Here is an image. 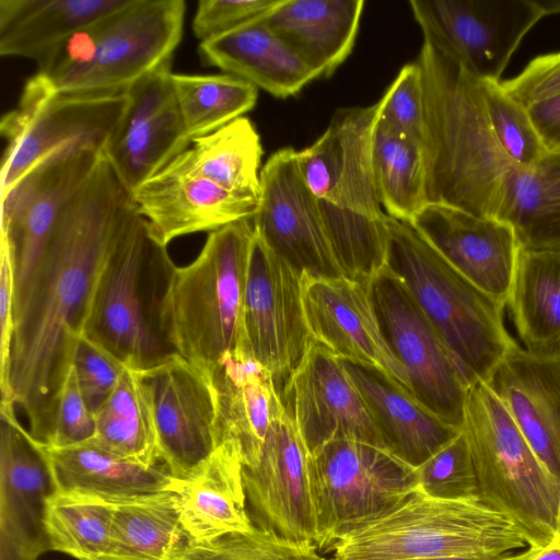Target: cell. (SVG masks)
Wrapping results in <instances>:
<instances>
[{
    "instance_id": "obj_1",
    "label": "cell",
    "mask_w": 560,
    "mask_h": 560,
    "mask_svg": "<svg viewBox=\"0 0 560 560\" xmlns=\"http://www.w3.org/2000/svg\"><path fill=\"white\" fill-rule=\"evenodd\" d=\"M137 211L103 155L61 213L14 303V334L1 400L18 405L32 436L47 444L94 290L115 241Z\"/></svg>"
},
{
    "instance_id": "obj_2",
    "label": "cell",
    "mask_w": 560,
    "mask_h": 560,
    "mask_svg": "<svg viewBox=\"0 0 560 560\" xmlns=\"http://www.w3.org/2000/svg\"><path fill=\"white\" fill-rule=\"evenodd\" d=\"M416 61L424 89L428 203L495 218L505 182L518 166L493 135L481 81L425 40Z\"/></svg>"
},
{
    "instance_id": "obj_3",
    "label": "cell",
    "mask_w": 560,
    "mask_h": 560,
    "mask_svg": "<svg viewBox=\"0 0 560 560\" xmlns=\"http://www.w3.org/2000/svg\"><path fill=\"white\" fill-rule=\"evenodd\" d=\"M378 109V102L338 109L323 135L298 152L347 277L365 283L389 266L387 214L372 168Z\"/></svg>"
},
{
    "instance_id": "obj_4",
    "label": "cell",
    "mask_w": 560,
    "mask_h": 560,
    "mask_svg": "<svg viewBox=\"0 0 560 560\" xmlns=\"http://www.w3.org/2000/svg\"><path fill=\"white\" fill-rule=\"evenodd\" d=\"M253 219L208 234L194 261L174 266L162 298L161 329L172 349L208 374L244 346L243 314Z\"/></svg>"
},
{
    "instance_id": "obj_5",
    "label": "cell",
    "mask_w": 560,
    "mask_h": 560,
    "mask_svg": "<svg viewBox=\"0 0 560 560\" xmlns=\"http://www.w3.org/2000/svg\"><path fill=\"white\" fill-rule=\"evenodd\" d=\"M527 547L520 528L479 497L448 500L416 490L329 552L334 560H417L494 557Z\"/></svg>"
},
{
    "instance_id": "obj_6",
    "label": "cell",
    "mask_w": 560,
    "mask_h": 560,
    "mask_svg": "<svg viewBox=\"0 0 560 560\" xmlns=\"http://www.w3.org/2000/svg\"><path fill=\"white\" fill-rule=\"evenodd\" d=\"M174 266L137 210L104 262L83 335L137 372L176 353L161 329L162 298Z\"/></svg>"
},
{
    "instance_id": "obj_7",
    "label": "cell",
    "mask_w": 560,
    "mask_h": 560,
    "mask_svg": "<svg viewBox=\"0 0 560 560\" xmlns=\"http://www.w3.org/2000/svg\"><path fill=\"white\" fill-rule=\"evenodd\" d=\"M388 262L442 336L467 384L487 382L515 342L501 304L458 272L410 223L387 215Z\"/></svg>"
},
{
    "instance_id": "obj_8",
    "label": "cell",
    "mask_w": 560,
    "mask_h": 560,
    "mask_svg": "<svg viewBox=\"0 0 560 560\" xmlns=\"http://www.w3.org/2000/svg\"><path fill=\"white\" fill-rule=\"evenodd\" d=\"M185 14L183 0H130L72 36L37 72L65 93H126L172 60L183 37Z\"/></svg>"
},
{
    "instance_id": "obj_9",
    "label": "cell",
    "mask_w": 560,
    "mask_h": 560,
    "mask_svg": "<svg viewBox=\"0 0 560 560\" xmlns=\"http://www.w3.org/2000/svg\"><path fill=\"white\" fill-rule=\"evenodd\" d=\"M460 430L470 448L479 498L508 516L528 547L551 542L560 481L541 464L485 382L467 388Z\"/></svg>"
},
{
    "instance_id": "obj_10",
    "label": "cell",
    "mask_w": 560,
    "mask_h": 560,
    "mask_svg": "<svg viewBox=\"0 0 560 560\" xmlns=\"http://www.w3.org/2000/svg\"><path fill=\"white\" fill-rule=\"evenodd\" d=\"M128 104L127 92L65 93L36 72L26 81L16 107L0 121L5 141L0 195L35 165L58 152L80 150L105 155Z\"/></svg>"
},
{
    "instance_id": "obj_11",
    "label": "cell",
    "mask_w": 560,
    "mask_h": 560,
    "mask_svg": "<svg viewBox=\"0 0 560 560\" xmlns=\"http://www.w3.org/2000/svg\"><path fill=\"white\" fill-rule=\"evenodd\" d=\"M312 459L320 551L417 489L416 467L384 446L337 440L312 453Z\"/></svg>"
},
{
    "instance_id": "obj_12",
    "label": "cell",
    "mask_w": 560,
    "mask_h": 560,
    "mask_svg": "<svg viewBox=\"0 0 560 560\" xmlns=\"http://www.w3.org/2000/svg\"><path fill=\"white\" fill-rule=\"evenodd\" d=\"M423 40L481 81L499 82L526 34L548 15L533 0H411Z\"/></svg>"
},
{
    "instance_id": "obj_13",
    "label": "cell",
    "mask_w": 560,
    "mask_h": 560,
    "mask_svg": "<svg viewBox=\"0 0 560 560\" xmlns=\"http://www.w3.org/2000/svg\"><path fill=\"white\" fill-rule=\"evenodd\" d=\"M370 290L383 331L408 373L413 396L460 430L469 385L442 336L390 266L370 282Z\"/></svg>"
},
{
    "instance_id": "obj_14",
    "label": "cell",
    "mask_w": 560,
    "mask_h": 560,
    "mask_svg": "<svg viewBox=\"0 0 560 560\" xmlns=\"http://www.w3.org/2000/svg\"><path fill=\"white\" fill-rule=\"evenodd\" d=\"M245 349L284 381L302 361L312 338L303 311L302 272L254 230L244 300Z\"/></svg>"
},
{
    "instance_id": "obj_15",
    "label": "cell",
    "mask_w": 560,
    "mask_h": 560,
    "mask_svg": "<svg viewBox=\"0 0 560 560\" xmlns=\"http://www.w3.org/2000/svg\"><path fill=\"white\" fill-rule=\"evenodd\" d=\"M104 154L69 150L52 154L1 194V245L14 267V303L23 294L66 207Z\"/></svg>"
},
{
    "instance_id": "obj_16",
    "label": "cell",
    "mask_w": 560,
    "mask_h": 560,
    "mask_svg": "<svg viewBox=\"0 0 560 560\" xmlns=\"http://www.w3.org/2000/svg\"><path fill=\"white\" fill-rule=\"evenodd\" d=\"M302 300L313 341L413 395L408 373L383 331L370 283L302 272Z\"/></svg>"
},
{
    "instance_id": "obj_17",
    "label": "cell",
    "mask_w": 560,
    "mask_h": 560,
    "mask_svg": "<svg viewBox=\"0 0 560 560\" xmlns=\"http://www.w3.org/2000/svg\"><path fill=\"white\" fill-rule=\"evenodd\" d=\"M243 480L254 526L316 546L312 453L287 408L273 419L257 465L243 468Z\"/></svg>"
},
{
    "instance_id": "obj_18",
    "label": "cell",
    "mask_w": 560,
    "mask_h": 560,
    "mask_svg": "<svg viewBox=\"0 0 560 560\" xmlns=\"http://www.w3.org/2000/svg\"><path fill=\"white\" fill-rule=\"evenodd\" d=\"M253 224L255 232L301 272L347 277L294 149L278 150L262 166Z\"/></svg>"
},
{
    "instance_id": "obj_19",
    "label": "cell",
    "mask_w": 560,
    "mask_h": 560,
    "mask_svg": "<svg viewBox=\"0 0 560 560\" xmlns=\"http://www.w3.org/2000/svg\"><path fill=\"white\" fill-rule=\"evenodd\" d=\"M281 398L311 453L337 440L387 447L346 363L313 340L285 380Z\"/></svg>"
},
{
    "instance_id": "obj_20",
    "label": "cell",
    "mask_w": 560,
    "mask_h": 560,
    "mask_svg": "<svg viewBox=\"0 0 560 560\" xmlns=\"http://www.w3.org/2000/svg\"><path fill=\"white\" fill-rule=\"evenodd\" d=\"M138 373L150 401L161 464L182 479L217 447L210 374L177 353Z\"/></svg>"
},
{
    "instance_id": "obj_21",
    "label": "cell",
    "mask_w": 560,
    "mask_h": 560,
    "mask_svg": "<svg viewBox=\"0 0 560 560\" xmlns=\"http://www.w3.org/2000/svg\"><path fill=\"white\" fill-rule=\"evenodd\" d=\"M172 60L136 82L129 104L105 156L132 192L192 143L172 82Z\"/></svg>"
},
{
    "instance_id": "obj_22",
    "label": "cell",
    "mask_w": 560,
    "mask_h": 560,
    "mask_svg": "<svg viewBox=\"0 0 560 560\" xmlns=\"http://www.w3.org/2000/svg\"><path fill=\"white\" fill-rule=\"evenodd\" d=\"M131 196L151 236L164 247L179 236L253 219L259 200L189 172L178 158Z\"/></svg>"
},
{
    "instance_id": "obj_23",
    "label": "cell",
    "mask_w": 560,
    "mask_h": 560,
    "mask_svg": "<svg viewBox=\"0 0 560 560\" xmlns=\"http://www.w3.org/2000/svg\"><path fill=\"white\" fill-rule=\"evenodd\" d=\"M411 224L466 279L506 305L520 250L510 225L441 203H428Z\"/></svg>"
},
{
    "instance_id": "obj_24",
    "label": "cell",
    "mask_w": 560,
    "mask_h": 560,
    "mask_svg": "<svg viewBox=\"0 0 560 560\" xmlns=\"http://www.w3.org/2000/svg\"><path fill=\"white\" fill-rule=\"evenodd\" d=\"M217 446L230 444L244 468L257 465L273 419L285 408L272 373L245 349L226 351L210 372Z\"/></svg>"
},
{
    "instance_id": "obj_25",
    "label": "cell",
    "mask_w": 560,
    "mask_h": 560,
    "mask_svg": "<svg viewBox=\"0 0 560 560\" xmlns=\"http://www.w3.org/2000/svg\"><path fill=\"white\" fill-rule=\"evenodd\" d=\"M486 384L560 481V357H538L514 342Z\"/></svg>"
},
{
    "instance_id": "obj_26",
    "label": "cell",
    "mask_w": 560,
    "mask_h": 560,
    "mask_svg": "<svg viewBox=\"0 0 560 560\" xmlns=\"http://www.w3.org/2000/svg\"><path fill=\"white\" fill-rule=\"evenodd\" d=\"M15 404L0 408V528L45 546L44 515L58 483L47 446L16 417Z\"/></svg>"
},
{
    "instance_id": "obj_27",
    "label": "cell",
    "mask_w": 560,
    "mask_h": 560,
    "mask_svg": "<svg viewBox=\"0 0 560 560\" xmlns=\"http://www.w3.org/2000/svg\"><path fill=\"white\" fill-rule=\"evenodd\" d=\"M243 468L235 448L220 444L206 460L177 479L173 491L186 541H211L254 527Z\"/></svg>"
},
{
    "instance_id": "obj_28",
    "label": "cell",
    "mask_w": 560,
    "mask_h": 560,
    "mask_svg": "<svg viewBox=\"0 0 560 560\" xmlns=\"http://www.w3.org/2000/svg\"><path fill=\"white\" fill-rule=\"evenodd\" d=\"M130 0H0V55L46 68L75 34Z\"/></svg>"
},
{
    "instance_id": "obj_29",
    "label": "cell",
    "mask_w": 560,
    "mask_h": 560,
    "mask_svg": "<svg viewBox=\"0 0 560 560\" xmlns=\"http://www.w3.org/2000/svg\"><path fill=\"white\" fill-rule=\"evenodd\" d=\"M198 52L205 65L217 67L279 98L293 96L318 79L264 18L201 42Z\"/></svg>"
},
{
    "instance_id": "obj_30",
    "label": "cell",
    "mask_w": 560,
    "mask_h": 560,
    "mask_svg": "<svg viewBox=\"0 0 560 560\" xmlns=\"http://www.w3.org/2000/svg\"><path fill=\"white\" fill-rule=\"evenodd\" d=\"M363 0H281L265 23L312 68L330 77L351 54Z\"/></svg>"
},
{
    "instance_id": "obj_31",
    "label": "cell",
    "mask_w": 560,
    "mask_h": 560,
    "mask_svg": "<svg viewBox=\"0 0 560 560\" xmlns=\"http://www.w3.org/2000/svg\"><path fill=\"white\" fill-rule=\"evenodd\" d=\"M345 363L387 447L411 466H420L460 432L412 394L395 387L378 373Z\"/></svg>"
},
{
    "instance_id": "obj_32",
    "label": "cell",
    "mask_w": 560,
    "mask_h": 560,
    "mask_svg": "<svg viewBox=\"0 0 560 560\" xmlns=\"http://www.w3.org/2000/svg\"><path fill=\"white\" fill-rule=\"evenodd\" d=\"M495 219L512 228L521 249L560 253V154L515 167Z\"/></svg>"
},
{
    "instance_id": "obj_33",
    "label": "cell",
    "mask_w": 560,
    "mask_h": 560,
    "mask_svg": "<svg viewBox=\"0 0 560 560\" xmlns=\"http://www.w3.org/2000/svg\"><path fill=\"white\" fill-rule=\"evenodd\" d=\"M47 450L58 490L120 499L173 491L177 482L164 465L144 466L91 442Z\"/></svg>"
},
{
    "instance_id": "obj_34",
    "label": "cell",
    "mask_w": 560,
    "mask_h": 560,
    "mask_svg": "<svg viewBox=\"0 0 560 560\" xmlns=\"http://www.w3.org/2000/svg\"><path fill=\"white\" fill-rule=\"evenodd\" d=\"M506 305L526 351L560 357V253L520 248Z\"/></svg>"
},
{
    "instance_id": "obj_35",
    "label": "cell",
    "mask_w": 560,
    "mask_h": 560,
    "mask_svg": "<svg viewBox=\"0 0 560 560\" xmlns=\"http://www.w3.org/2000/svg\"><path fill=\"white\" fill-rule=\"evenodd\" d=\"M110 500L113 534L105 560H174L186 540L174 491Z\"/></svg>"
},
{
    "instance_id": "obj_36",
    "label": "cell",
    "mask_w": 560,
    "mask_h": 560,
    "mask_svg": "<svg viewBox=\"0 0 560 560\" xmlns=\"http://www.w3.org/2000/svg\"><path fill=\"white\" fill-rule=\"evenodd\" d=\"M192 143L177 156L189 172L233 192L259 198L262 147L247 117L194 139Z\"/></svg>"
},
{
    "instance_id": "obj_37",
    "label": "cell",
    "mask_w": 560,
    "mask_h": 560,
    "mask_svg": "<svg viewBox=\"0 0 560 560\" xmlns=\"http://www.w3.org/2000/svg\"><path fill=\"white\" fill-rule=\"evenodd\" d=\"M94 418L95 434L89 442L144 466L162 465L150 401L137 371L124 370Z\"/></svg>"
},
{
    "instance_id": "obj_38",
    "label": "cell",
    "mask_w": 560,
    "mask_h": 560,
    "mask_svg": "<svg viewBox=\"0 0 560 560\" xmlns=\"http://www.w3.org/2000/svg\"><path fill=\"white\" fill-rule=\"evenodd\" d=\"M113 517L110 499L58 490L47 501L44 515L49 551L77 560H105L112 545Z\"/></svg>"
},
{
    "instance_id": "obj_39",
    "label": "cell",
    "mask_w": 560,
    "mask_h": 560,
    "mask_svg": "<svg viewBox=\"0 0 560 560\" xmlns=\"http://www.w3.org/2000/svg\"><path fill=\"white\" fill-rule=\"evenodd\" d=\"M372 168L376 195L385 213L411 223L428 205L421 143L393 133L376 121Z\"/></svg>"
},
{
    "instance_id": "obj_40",
    "label": "cell",
    "mask_w": 560,
    "mask_h": 560,
    "mask_svg": "<svg viewBox=\"0 0 560 560\" xmlns=\"http://www.w3.org/2000/svg\"><path fill=\"white\" fill-rule=\"evenodd\" d=\"M187 135L207 136L243 117L257 102L258 89L232 74H172Z\"/></svg>"
},
{
    "instance_id": "obj_41",
    "label": "cell",
    "mask_w": 560,
    "mask_h": 560,
    "mask_svg": "<svg viewBox=\"0 0 560 560\" xmlns=\"http://www.w3.org/2000/svg\"><path fill=\"white\" fill-rule=\"evenodd\" d=\"M174 560H334L314 545L283 538L254 526L211 541H184Z\"/></svg>"
},
{
    "instance_id": "obj_42",
    "label": "cell",
    "mask_w": 560,
    "mask_h": 560,
    "mask_svg": "<svg viewBox=\"0 0 560 560\" xmlns=\"http://www.w3.org/2000/svg\"><path fill=\"white\" fill-rule=\"evenodd\" d=\"M481 86L493 135L510 161L525 167L540 160L547 151L527 108L513 100L500 81H481Z\"/></svg>"
},
{
    "instance_id": "obj_43",
    "label": "cell",
    "mask_w": 560,
    "mask_h": 560,
    "mask_svg": "<svg viewBox=\"0 0 560 560\" xmlns=\"http://www.w3.org/2000/svg\"><path fill=\"white\" fill-rule=\"evenodd\" d=\"M418 491L439 499L479 497L476 470L465 434L460 432L416 467Z\"/></svg>"
},
{
    "instance_id": "obj_44",
    "label": "cell",
    "mask_w": 560,
    "mask_h": 560,
    "mask_svg": "<svg viewBox=\"0 0 560 560\" xmlns=\"http://www.w3.org/2000/svg\"><path fill=\"white\" fill-rule=\"evenodd\" d=\"M378 104L380 125L400 137L422 142L424 89L417 61L400 69Z\"/></svg>"
},
{
    "instance_id": "obj_45",
    "label": "cell",
    "mask_w": 560,
    "mask_h": 560,
    "mask_svg": "<svg viewBox=\"0 0 560 560\" xmlns=\"http://www.w3.org/2000/svg\"><path fill=\"white\" fill-rule=\"evenodd\" d=\"M72 364L83 399L95 415L115 389L126 368L84 335L77 343Z\"/></svg>"
},
{
    "instance_id": "obj_46",
    "label": "cell",
    "mask_w": 560,
    "mask_h": 560,
    "mask_svg": "<svg viewBox=\"0 0 560 560\" xmlns=\"http://www.w3.org/2000/svg\"><path fill=\"white\" fill-rule=\"evenodd\" d=\"M281 0H200L191 22L196 38L209 40L259 20Z\"/></svg>"
},
{
    "instance_id": "obj_47",
    "label": "cell",
    "mask_w": 560,
    "mask_h": 560,
    "mask_svg": "<svg viewBox=\"0 0 560 560\" xmlns=\"http://www.w3.org/2000/svg\"><path fill=\"white\" fill-rule=\"evenodd\" d=\"M94 434L95 418L83 399L72 364L58 395L52 430L46 446H74L91 441Z\"/></svg>"
},
{
    "instance_id": "obj_48",
    "label": "cell",
    "mask_w": 560,
    "mask_h": 560,
    "mask_svg": "<svg viewBox=\"0 0 560 560\" xmlns=\"http://www.w3.org/2000/svg\"><path fill=\"white\" fill-rule=\"evenodd\" d=\"M501 84L513 100L526 108L560 94V51L535 57L517 75Z\"/></svg>"
},
{
    "instance_id": "obj_49",
    "label": "cell",
    "mask_w": 560,
    "mask_h": 560,
    "mask_svg": "<svg viewBox=\"0 0 560 560\" xmlns=\"http://www.w3.org/2000/svg\"><path fill=\"white\" fill-rule=\"evenodd\" d=\"M0 382L4 380L14 334V267L10 250L1 245L0 262Z\"/></svg>"
},
{
    "instance_id": "obj_50",
    "label": "cell",
    "mask_w": 560,
    "mask_h": 560,
    "mask_svg": "<svg viewBox=\"0 0 560 560\" xmlns=\"http://www.w3.org/2000/svg\"><path fill=\"white\" fill-rule=\"evenodd\" d=\"M547 152L560 154V94L527 107Z\"/></svg>"
},
{
    "instance_id": "obj_51",
    "label": "cell",
    "mask_w": 560,
    "mask_h": 560,
    "mask_svg": "<svg viewBox=\"0 0 560 560\" xmlns=\"http://www.w3.org/2000/svg\"><path fill=\"white\" fill-rule=\"evenodd\" d=\"M48 549L0 528V560H37Z\"/></svg>"
},
{
    "instance_id": "obj_52",
    "label": "cell",
    "mask_w": 560,
    "mask_h": 560,
    "mask_svg": "<svg viewBox=\"0 0 560 560\" xmlns=\"http://www.w3.org/2000/svg\"><path fill=\"white\" fill-rule=\"evenodd\" d=\"M513 560H560V544L552 540L544 547H527L515 553Z\"/></svg>"
},
{
    "instance_id": "obj_53",
    "label": "cell",
    "mask_w": 560,
    "mask_h": 560,
    "mask_svg": "<svg viewBox=\"0 0 560 560\" xmlns=\"http://www.w3.org/2000/svg\"><path fill=\"white\" fill-rule=\"evenodd\" d=\"M514 552H509L494 557H442V558H428L417 560H513Z\"/></svg>"
},
{
    "instance_id": "obj_54",
    "label": "cell",
    "mask_w": 560,
    "mask_h": 560,
    "mask_svg": "<svg viewBox=\"0 0 560 560\" xmlns=\"http://www.w3.org/2000/svg\"><path fill=\"white\" fill-rule=\"evenodd\" d=\"M552 540H556L557 542L560 544V498H559V503H558V509H557L555 536H553Z\"/></svg>"
}]
</instances>
